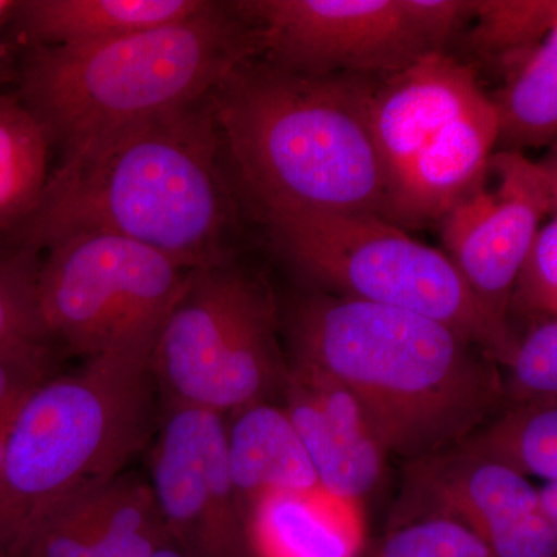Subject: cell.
I'll return each mask as SVG.
<instances>
[{
  "label": "cell",
  "instance_id": "cell-32",
  "mask_svg": "<svg viewBox=\"0 0 557 557\" xmlns=\"http://www.w3.org/2000/svg\"><path fill=\"white\" fill-rule=\"evenodd\" d=\"M152 557H185L182 553L175 552V549L163 547L159 552L153 553Z\"/></svg>",
  "mask_w": 557,
  "mask_h": 557
},
{
  "label": "cell",
  "instance_id": "cell-6",
  "mask_svg": "<svg viewBox=\"0 0 557 557\" xmlns=\"http://www.w3.org/2000/svg\"><path fill=\"white\" fill-rule=\"evenodd\" d=\"M278 329L269 285L234 258L190 271L153 347L166 409L228 416L270 401L284 391L288 372Z\"/></svg>",
  "mask_w": 557,
  "mask_h": 557
},
{
  "label": "cell",
  "instance_id": "cell-10",
  "mask_svg": "<svg viewBox=\"0 0 557 557\" xmlns=\"http://www.w3.org/2000/svg\"><path fill=\"white\" fill-rule=\"evenodd\" d=\"M487 178L438 220L445 255L491 321L511 333L512 295L541 222L552 214L547 177L520 150L494 152Z\"/></svg>",
  "mask_w": 557,
  "mask_h": 557
},
{
  "label": "cell",
  "instance_id": "cell-14",
  "mask_svg": "<svg viewBox=\"0 0 557 557\" xmlns=\"http://www.w3.org/2000/svg\"><path fill=\"white\" fill-rule=\"evenodd\" d=\"M483 95L475 69L446 51L424 54L376 81L370 120L391 194L429 139Z\"/></svg>",
  "mask_w": 557,
  "mask_h": 557
},
{
  "label": "cell",
  "instance_id": "cell-30",
  "mask_svg": "<svg viewBox=\"0 0 557 557\" xmlns=\"http://www.w3.org/2000/svg\"><path fill=\"white\" fill-rule=\"evenodd\" d=\"M539 494H541L542 508L557 533V482L545 483V486L539 490Z\"/></svg>",
  "mask_w": 557,
  "mask_h": 557
},
{
  "label": "cell",
  "instance_id": "cell-8",
  "mask_svg": "<svg viewBox=\"0 0 557 557\" xmlns=\"http://www.w3.org/2000/svg\"><path fill=\"white\" fill-rule=\"evenodd\" d=\"M42 252L40 321L51 343L86 359L157 341L193 271L106 233L70 234Z\"/></svg>",
  "mask_w": 557,
  "mask_h": 557
},
{
  "label": "cell",
  "instance_id": "cell-24",
  "mask_svg": "<svg viewBox=\"0 0 557 557\" xmlns=\"http://www.w3.org/2000/svg\"><path fill=\"white\" fill-rule=\"evenodd\" d=\"M507 369L505 408L557 401V318L534 319L518 338Z\"/></svg>",
  "mask_w": 557,
  "mask_h": 557
},
{
  "label": "cell",
  "instance_id": "cell-33",
  "mask_svg": "<svg viewBox=\"0 0 557 557\" xmlns=\"http://www.w3.org/2000/svg\"><path fill=\"white\" fill-rule=\"evenodd\" d=\"M553 557H557V555H556V556H553Z\"/></svg>",
  "mask_w": 557,
  "mask_h": 557
},
{
  "label": "cell",
  "instance_id": "cell-3",
  "mask_svg": "<svg viewBox=\"0 0 557 557\" xmlns=\"http://www.w3.org/2000/svg\"><path fill=\"white\" fill-rule=\"evenodd\" d=\"M379 79L299 75L252 58L223 81L214 108L226 163L259 218L387 220L391 186L370 120Z\"/></svg>",
  "mask_w": 557,
  "mask_h": 557
},
{
  "label": "cell",
  "instance_id": "cell-27",
  "mask_svg": "<svg viewBox=\"0 0 557 557\" xmlns=\"http://www.w3.org/2000/svg\"><path fill=\"white\" fill-rule=\"evenodd\" d=\"M57 344L22 341L0 347V412L57 375Z\"/></svg>",
  "mask_w": 557,
  "mask_h": 557
},
{
  "label": "cell",
  "instance_id": "cell-5",
  "mask_svg": "<svg viewBox=\"0 0 557 557\" xmlns=\"http://www.w3.org/2000/svg\"><path fill=\"white\" fill-rule=\"evenodd\" d=\"M153 343L86 359L24 398L0 474V557H17L65 502L123 474L156 421Z\"/></svg>",
  "mask_w": 557,
  "mask_h": 557
},
{
  "label": "cell",
  "instance_id": "cell-13",
  "mask_svg": "<svg viewBox=\"0 0 557 557\" xmlns=\"http://www.w3.org/2000/svg\"><path fill=\"white\" fill-rule=\"evenodd\" d=\"M282 394L322 491L359 507L383 479L388 454L357 398L327 373L298 361L288 362Z\"/></svg>",
  "mask_w": 557,
  "mask_h": 557
},
{
  "label": "cell",
  "instance_id": "cell-26",
  "mask_svg": "<svg viewBox=\"0 0 557 557\" xmlns=\"http://www.w3.org/2000/svg\"><path fill=\"white\" fill-rule=\"evenodd\" d=\"M557 318V214L539 231L512 295L511 311Z\"/></svg>",
  "mask_w": 557,
  "mask_h": 557
},
{
  "label": "cell",
  "instance_id": "cell-7",
  "mask_svg": "<svg viewBox=\"0 0 557 557\" xmlns=\"http://www.w3.org/2000/svg\"><path fill=\"white\" fill-rule=\"evenodd\" d=\"M278 251L307 276L348 298L412 311L449 325L507 368L518 336L497 327L445 252L380 218H262Z\"/></svg>",
  "mask_w": 557,
  "mask_h": 557
},
{
  "label": "cell",
  "instance_id": "cell-11",
  "mask_svg": "<svg viewBox=\"0 0 557 557\" xmlns=\"http://www.w3.org/2000/svg\"><path fill=\"white\" fill-rule=\"evenodd\" d=\"M394 528L413 520H456L491 557H553L557 533L537 487L518 469L449 448L409 461Z\"/></svg>",
  "mask_w": 557,
  "mask_h": 557
},
{
  "label": "cell",
  "instance_id": "cell-12",
  "mask_svg": "<svg viewBox=\"0 0 557 557\" xmlns=\"http://www.w3.org/2000/svg\"><path fill=\"white\" fill-rule=\"evenodd\" d=\"M150 487L168 531L218 557H237L249 528L231 479L226 417L170 408L150 453Z\"/></svg>",
  "mask_w": 557,
  "mask_h": 557
},
{
  "label": "cell",
  "instance_id": "cell-19",
  "mask_svg": "<svg viewBox=\"0 0 557 557\" xmlns=\"http://www.w3.org/2000/svg\"><path fill=\"white\" fill-rule=\"evenodd\" d=\"M50 139L20 95L0 94V234L22 233L49 188Z\"/></svg>",
  "mask_w": 557,
  "mask_h": 557
},
{
  "label": "cell",
  "instance_id": "cell-15",
  "mask_svg": "<svg viewBox=\"0 0 557 557\" xmlns=\"http://www.w3.org/2000/svg\"><path fill=\"white\" fill-rule=\"evenodd\" d=\"M498 139L496 104L483 95L429 139L410 161L392 190L387 222L399 228L438 222L485 180Z\"/></svg>",
  "mask_w": 557,
  "mask_h": 557
},
{
  "label": "cell",
  "instance_id": "cell-31",
  "mask_svg": "<svg viewBox=\"0 0 557 557\" xmlns=\"http://www.w3.org/2000/svg\"><path fill=\"white\" fill-rule=\"evenodd\" d=\"M16 5L17 2H13V0H0V28L10 20H13Z\"/></svg>",
  "mask_w": 557,
  "mask_h": 557
},
{
  "label": "cell",
  "instance_id": "cell-22",
  "mask_svg": "<svg viewBox=\"0 0 557 557\" xmlns=\"http://www.w3.org/2000/svg\"><path fill=\"white\" fill-rule=\"evenodd\" d=\"M557 22V0H478L465 46L480 60L509 73L525 60Z\"/></svg>",
  "mask_w": 557,
  "mask_h": 557
},
{
  "label": "cell",
  "instance_id": "cell-21",
  "mask_svg": "<svg viewBox=\"0 0 557 557\" xmlns=\"http://www.w3.org/2000/svg\"><path fill=\"white\" fill-rule=\"evenodd\" d=\"M457 446L557 482V401L508 406Z\"/></svg>",
  "mask_w": 557,
  "mask_h": 557
},
{
  "label": "cell",
  "instance_id": "cell-1",
  "mask_svg": "<svg viewBox=\"0 0 557 557\" xmlns=\"http://www.w3.org/2000/svg\"><path fill=\"white\" fill-rule=\"evenodd\" d=\"M225 163L212 94L62 161L16 239L40 252L70 234L106 233L186 270L225 262L237 225Z\"/></svg>",
  "mask_w": 557,
  "mask_h": 557
},
{
  "label": "cell",
  "instance_id": "cell-2",
  "mask_svg": "<svg viewBox=\"0 0 557 557\" xmlns=\"http://www.w3.org/2000/svg\"><path fill=\"white\" fill-rule=\"evenodd\" d=\"M289 361L357 398L388 456L460 445L507 406L497 362L449 325L348 296L311 295L287 317Z\"/></svg>",
  "mask_w": 557,
  "mask_h": 557
},
{
  "label": "cell",
  "instance_id": "cell-20",
  "mask_svg": "<svg viewBox=\"0 0 557 557\" xmlns=\"http://www.w3.org/2000/svg\"><path fill=\"white\" fill-rule=\"evenodd\" d=\"M500 120L498 145L520 150L557 139V22L491 98Z\"/></svg>",
  "mask_w": 557,
  "mask_h": 557
},
{
  "label": "cell",
  "instance_id": "cell-18",
  "mask_svg": "<svg viewBox=\"0 0 557 557\" xmlns=\"http://www.w3.org/2000/svg\"><path fill=\"white\" fill-rule=\"evenodd\" d=\"M248 528L267 557H357L364 548L358 505L325 493L260 497Z\"/></svg>",
  "mask_w": 557,
  "mask_h": 557
},
{
  "label": "cell",
  "instance_id": "cell-28",
  "mask_svg": "<svg viewBox=\"0 0 557 557\" xmlns=\"http://www.w3.org/2000/svg\"><path fill=\"white\" fill-rule=\"evenodd\" d=\"M542 171L547 177L549 200H552V215L557 214V139L552 143V148L544 160L539 161Z\"/></svg>",
  "mask_w": 557,
  "mask_h": 557
},
{
  "label": "cell",
  "instance_id": "cell-4",
  "mask_svg": "<svg viewBox=\"0 0 557 557\" xmlns=\"http://www.w3.org/2000/svg\"><path fill=\"white\" fill-rule=\"evenodd\" d=\"M258 58L233 2L208 0L185 20L89 47L32 46L20 97L62 161L116 132L211 97Z\"/></svg>",
  "mask_w": 557,
  "mask_h": 557
},
{
  "label": "cell",
  "instance_id": "cell-9",
  "mask_svg": "<svg viewBox=\"0 0 557 557\" xmlns=\"http://www.w3.org/2000/svg\"><path fill=\"white\" fill-rule=\"evenodd\" d=\"M258 58L309 76L384 78L432 50L408 0H237Z\"/></svg>",
  "mask_w": 557,
  "mask_h": 557
},
{
  "label": "cell",
  "instance_id": "cell-17",
  "mask_svg": "<svg viewBox=\"0 0 557 557\" xmlns=\"http://www.w3.org/2000/svg\"><path fill=\"white\" fill-rule=\"evenodd\" d=\"M208 0H25L17 21L32 46L89 47L185 20Z\"/></svg>",
  "mask_w": 557,
  "mask_h": 557
},
{
  "label": "cell",
  "instance_id": "cell-23",
  "mask_svg": "<svg viewBox=\"0 0 557 557\" xmlns=\"http://www.w3.org/2000/svg\"><path fill=\"white\" fill-rule=\"evenodd\" d=\"M40 252L24 242L0 245V347L50 341L40 321Z\"/></svg>",
  "mask_w": 557,
  "mask_h": 557
},
{
  "label": "cell",
  "instance_id": "cell-29",
  "mask_svg": "<svg viewBox=\"0 0 557 557\" xmlns=\"http://www.w3.org/2000/svg\"><path fill=\"white\" fill-rule=\"evenodd\" d=\"M22 401H24V399H22ZM22 401L0 412V474H2L3 463H5L7 445H9L11 426H13L14 417H16L17 409H20Z\"/></svg>",
  "mask_w": 557,
  "mask_h": 557
},
{
  "label": "cell",
  "instance_id": "cell-25",
  "mask_svg": "<svg viewBox=\"0 0 557 557\" xmlns=\"http://www.w3.org/2000/svg\"><path fill=\"white\" fill-rule=\"evenodd\" d=\"M357 557H491L483 542L456 520H413L362 548Z\"/></svg>",
  "mask_w": 557,
  "mask_h": 557
},
{
  "label": "cell",
  "instance_id": "cell-16",
  "mask_svg": "<svg viewBox=\"0 0 557 557\" xmlns=\"http://www.w3.org/2000/svg\"><path fill=\"white\" fill-rule=\"evenodd\" d=\"M226 417L231 479L245 512L269 494L324 493L285 408L256 403Z\"/></svg>",
  "mask_w": 557,
  "mask_h": 557
}]
</instances>
